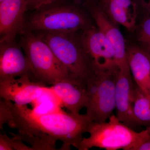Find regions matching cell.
Listing matches in <instances>:
<instances>
[{
	"label": "cell",
	"instance_id": "cell-1",
	"mask_svg": "<svg viewBox=\"0 0 150 150\" xmlns=\"http://www.w3.org/2000/svg\"><path fill=\"white\" fill-rule=\"evenodd\" d=\"M6 100V124L18 131L17 134L10 133L14 137L52 138L62 142V150L70 149L71 146L78 149L83 135L93 122L86 114L56 110L39 113L27 105Z\"/></svg>",
	"mask_w": 150,
	"mask_h": 150
},
{
	"label": "cell",
	"instance_id": "cell-2",
	"mask_svg": "<svg viewBox=\"0 0 150 150\" xmlns=\"http://www.w3.org/2000/svg\"><path fill=\"white\" fill-rule=\"evenodd\" d=\"M33 11L25 19L22 30L76 33L93 26L79 8L66 0L56 1Z\"/></svg>",
	"mask_w": 150,
	"mask_h": 150
},
{
	"label": "cell",
	"instance_id": "cell-3",
	"mask_svg": "<svg viewBox=\"0 0 150 150\" xmlns=\"http://www.w3.org/2000/svg\"><path fill=\"white\" fill-rule=\"evenodd\" d=\"M88 133L89 137L83 139L78 149L97 147L107 150H138L143 143L150 139V126L141 132H136L112 114L108 122L93 121Z\"/></svg>",
	"mask_w": 150,
	"mask_h": 150
},
{
	"label": "cell",
	"instance_id": "cell-4",
	"mask_svg": "<svg viewBox=\"0 0 150 150\" xmlns=\"http://www.w3.org/2000/svg\"><path fill=\"white\" fill-rule=\"evenodd\" d=\"M20 34L21 44L29 63L33 81L46 86L75 78L49 46L33 31L25 30Z\"/></svg>",
	"mask_w": 150,
	"mask_h": 150
},
{
	"label": "cell",
	"instance_id": "cell-5",
	"mask_svg": "<svg viewBox=\"0 0 150 150\" xmlns=\"http://www.w3.org/2000/svg\"><path fill=\"white\" fill-rule=\"evenodd\" d=\"M33 32L49 46L73 77L86 82L93 74L81 38H78L76 33Z\"/></svg>",
	"mask_w": 150,
	"mask_h": 150
},
{
	"label": "cell",
	"instance_id": "cell-6",
	"mask_svg": "<svg viewBox=\"0 0 150 150\" xmlns=\"http://www.w3.org/2000/svg\"><path fill=\"white\" fill-rule=\"evenodd\" d=\"M119 70L94 72L86 81V114L93 122H105L115 108V84Z\"/></svg>",
	"mask_w": 150,
	"mask_h": 150
},
{
	"label": "cell",
	"instance_id": "cell-7",
	"mask_svg": "<svg viewBox=\"0 0 150 150\" xmlns=\"http://www.w3.org/2000/svg\"><path fill=\"white\" fill-rule=\"evenodd\" d=\"M83 31L82 43L94 72L119 70L115 52L105 35L93 26Z\"/></svg>",
	"mask_w": 150,
	"mask_h": 150
},
{
	"label": "cell",
	"instance_id": "cell-8",
	"mask_svg": "<svg viewBox=\"0 0 150 150\" xmlns=\"http://www.w3.org/2000/svg\"><path fill=\"white\" fill-rule=\"evenodd\" d=\"M51 91V89L33 81L28 75L0 81L1 98L18 105H26Z\"/></svg>",
	"mask_w": 150,
	"mask_h": 150
},
{
	"label": "cell",
	"instance_id": "cell-9",
	"mask_svg": "<svg viewBox=\"0 0 150 150\" xmlns=\"http://www.w3.org/2000/svg\"><path fill=\"white\" fill-rule=\"evenodd\" d=\"M98 28L109 41L114 52L116 65L120 70H130L127 58V48L122 33L99 5L87 0L86 3Z\"/></svg>",
	"mask_w": 150,
	"mask_h": 150
},
{
	"label": "cell",
	"instance_id": "cell-10",
	"mask_svg": "<svg viewBox=\"0 0 150 150\" xmlns=\"http://www.w3.org/2000/svg\"><path fill=\"white\" fill-rule=\"evenodd\" d=\"M27 11L26 0H4L0 2L1 43L13 41L20 33Z\"/></svg>",
	"mask_w": 150,
	"mask_h": 150
},
{
	"label": "cell",
	"instance_id": "cell-11",
	"mask_svg": "<svg viewBox=\"0 0 150 150\" xmlns=\"http://www.w3.org/2000/svg\"><path fill=\"white\" fill-rule=\"evenodd\" d=\"M135 84L130 70H119L115 89L116 116L119 121L132 128L137 125L133 112Z\"/></svg>",
	"mask_w": 150,
	"mask_h": 150
},
{
	"label": "cell",
	"instance_id": "cell-12",
	"mask_svg": "<svg viewBox=\"0 0 150 150\" xmlns=\"http://www.w3.org/2000/svg\"><path fill=\"white\" fill-rule=\"evenodd\" d=\"M13 41L1 43L0 81L25 75L30 77V67L27 58Z\"/></svg>",
	"mask_w": 150,
	"mask_h": 150
},
{
	"label": "cell",
	"instance_id": "cell-13",
	"mask_svg": "<svg viewBox=\"0 0 150 150\" xmlns=\"http://www.w3.org/2000/svg\"><path fill=\"white\" fill-rule=\"evenodd\" d=\"M61 104L70 112L79 113L85 107L86 92L85 82L76 78L59 81L50 88Z\"/></svg>",
	"mask_w": 150,
	"mask_h": 150
},
{
	"label": "cell",
	"instance_id": "cell-14",
	"mask_svg": "<svg viewBox=\"0 0 150 150\" xmlns=\"http://www.w3.org/2000/svg\"><path fill=\"white\" fill-rule=\"evenodd\" d=\"M99 6L109 19L131 32L136 28L137 6L133 0H99Z\"/></svg>",
	"mask_w": 150,
	"mask_h": 150
},
{
	"label": "cell",
	"instance_id": "cell-15",
	"mask_svg": "<svg viewBox=\"0 0 150 150\" xmlns=\"http://www.w3.org/2000/svg\"><path fill=\"white\" fill-rule=\"evenodd\" d=\"M127 58L136 84L150 95V53L144 48L131 46L127 48Z\"/></svg>",
	"mask_w": 150,
	"mask_h": 150
},
{
	"label": "cell",
	"instance_id": "cell-16",
	"mask_svg": "<svg viewBox=\"0 0 150 150\" xmlns=\"http://www.w3.org/2000/svg\"><path fill=\"white\" fill-rule=\"evenodd\" d=\"M133 112L137 125L150 126V95L135 84Z\"/></svg>",
	"mask_w": 150,
	"mask_h": 150
},
{
	"label": "cell",
	"instance_id": "cell-17",
	"mask_svg": "<svg viewBox=\"0 0 150 150\" xmlns=\"http://www.w3.org/2000/svg\"><path fill=\"white\" fill-rule=\"evenodd\" d=\"M32 150L26 146L23 141L13 137L9 138L6 134H0V150Z\"/></svg>",
	"mask_w": 150,
	"mask_h": 150
},
{
	"label": "cell",
	"instance_id": "cell-18",
	"mask_svg": "<svg viewBox=\"0 0 150 150\" xmlns=\"http://www.w3.org/2000/svg\"><path fill=\"white\" fill-rule=\"evenodd\" d=\"M138 40L144 49L150 53V17L146 18L141 25Z\"/></svg>",
	"mask_w": 150,
	"mask_h": 150
},
{
	"label": "cell",
	"instance_id": "cell-19",
	"mask_svg": "<svg viewBox=\"0 0 150 150\" xmlns=\"http://www.w3.org/2000/svg\"><path fill=\"white\" fill-rule=\"evenodd\" d=\"M28 11H33L47 4L59 0H26Z\"/></svg>",
	"mask_w": 150,
	"mask_h": 150
},
{
	"label": "cell",
	"instance_id": "cell-20",
	"mask_svg": "<svg viewBox=\"0 0 150 150\" xmlns=\"http://www.w3.org/2000/svg\"><path fill=\"white\" fill-rule=\"evenodd\" d=\"M138 150H150V138L142 144Z\"/></svg>",
	"mask_w": 150,
	"mask_h": 150
},
{
	"label": "cell",
	"instance_id": "cell-21",
	"mask_svg": "<svg viewBox=\"0 0 150 150\" xmlns=\"http://www.w3.org/2000/svg\"><path fill=\"white\" fill-rule=\"evenodd\" d=\"M142 6L150 12V0H140Z\"/></svg>",
	"mask_w": 150,
	"mask_h": 150
},
{
	"label": "cell",
	"instance_id": "cell-22",
	"mask_svg": "<svg viewBox=\"0 0 150 150\" xmlns=\"http://www.w3.org/2000/svg\"><path fill=\"white\" fill-rule=\"evenodd\" d=\"M4 1V0H0V2H1L2 1Z\"/></svg>",
	"mask_w": 150,
	"mask_h": 150
}]
</instances>
